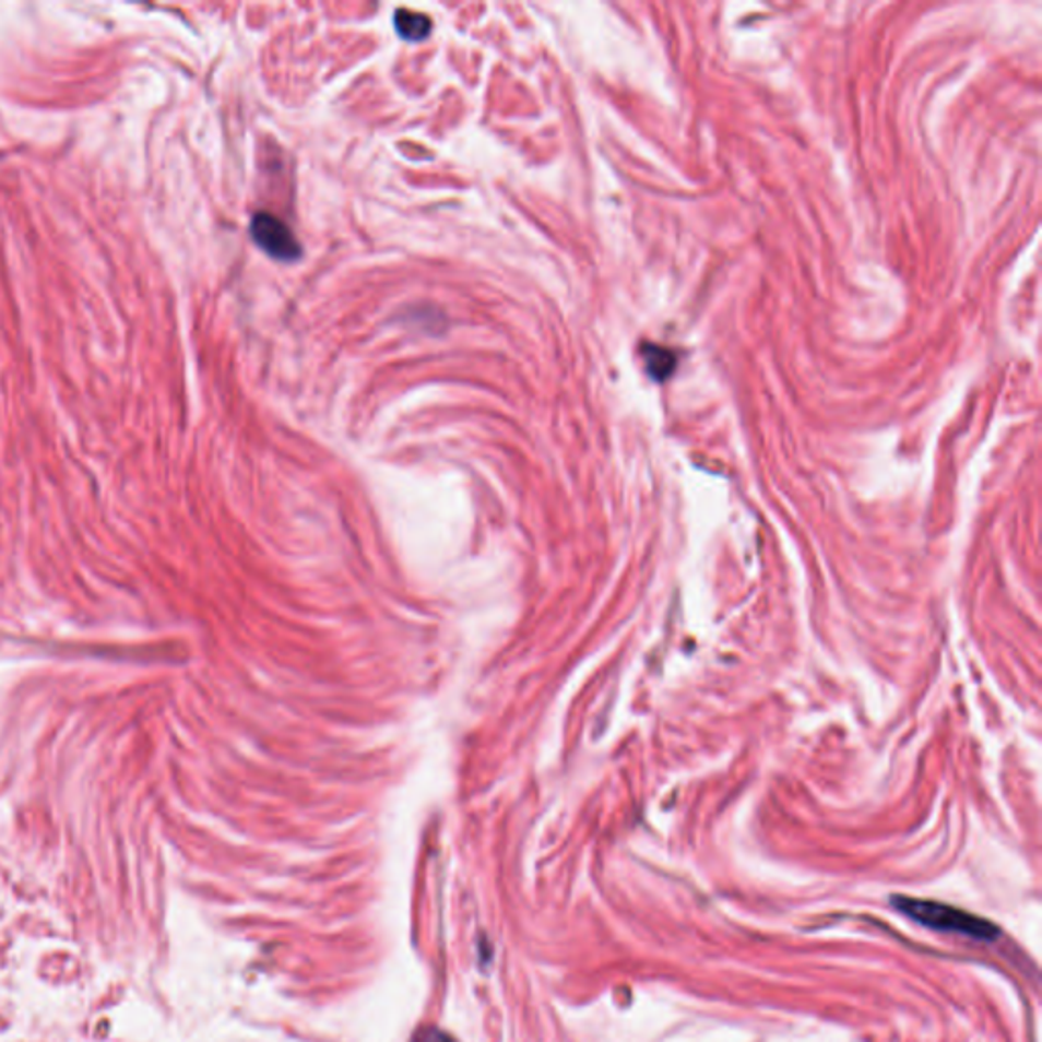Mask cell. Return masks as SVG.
I'll list each match as a JSON object with an SVG mask.
<instances>
[{"label": "cell", "instance_id": "cell-4", "mask_svg": "<svg viewBox=\"0 0 1042 1042\" xmlns=\"http://www.w3.org/2000/svg\"><path fill=\"white\" fill-rule=\"evenodd\" d=\"M393 25H395V31L400 33V37H403L405 42H422L433 31V21L428 16L407 11V9L395 11Z\"/></svg>", "mask_w": 1042, "mask_h": 1042}, {"label": "cell", "instance_id": "cell-3", "mask_svg": "<svg viewBox=\"0 0 1042 1042\" xmlns=\"http://www.w3.org/2000/svg\"><path fill=\"white\" fill-rule=\"evenodd\" d=\"M641 357L646 363V371L654 381L668 379L676 369V363H678V358L672 353L671 348H664V346H658V344H643L641 346Z\"/></svg>", "mask_w": 1042, "mask_h": 1042}, {"label": "cell", "instance_id": "cell-5", "mask_svg": "<svg viewBox=\"0 0 1042 1042\" xmlns=\"http://www.w3.org/2000/svg\"><path fill=\"white\" fill-rule=\"evenodd\" d=\"M414 1042H450V1039L436 1028H422L414 1037Z\"/></svg>", "mask_w": 1042, "mask_h": 1042}, {"label": "cell", "instance_id": "cell-2", "mask_svg": "<svg viewBox=\"0 0 1042 1042\" xmlns=\"http://www.w3.org/2000/svg\"><path fill=\"white\" fill-rule=\"evenodd\" d=\"M254 242L277 261H296L301 257V247L287 224L269 212H257L251 221Z\"/></svg>", "mask_w": 1042, "mask_h": 1042}, {"label": "cell", "instance_id": "cell-1", "mask_svg": "<svg viewBox=\"0 0 1042 1042\" xmlns=\"http://www.w3.org/2000/svg\"><path fill=\"white\" fill-rule=\"evenodd\" d=\"M890 904L910 921L923 924L926 928L938 931V933H951V935L973 938V940H982V943H994L1002 935L998 924H994L992 921L983 919V916H978V914H971L968 910L951 907V904H943V902H935V900H921V898H912V896H904V893L890 896Z\"/></svg>", "mask_w": 1042, "mask_h": 1042}]
</instances>
